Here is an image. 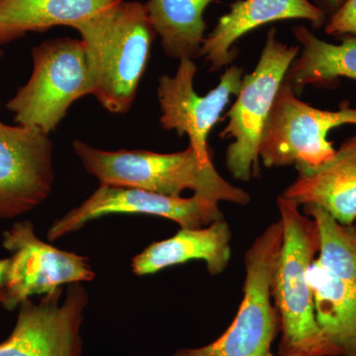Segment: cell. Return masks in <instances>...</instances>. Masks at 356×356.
Listing matches in <instances>:
<instances>
[{
    "label": "cell",
    "instance_id": "cell-1",
    "mask_svg": "<svg viewBox=\"0 0 356 356\" xmlns=\"http://www.w3.org/2000/svg\"><path fill=\"white\" fill-rule=\"evenodd\" d=\"M92 77L93 96L107 111L132 107L156 36L145 4L118 0L74 25Z\"/></svg>",
    "mask_w": 356,
    "mask_h": 356
},
{
    "label": "cell",
    "instance_id": "cell-2",
    "mask_svg": "<svg viewBox=\"0 0 356 356\" xmlns=\"http://www.w3.org/2000/svg\"><path fill=\"white\" fill-rule=\"evenodd\" d=\"M276 202L283 240L271 293L280 317V355L339 356L318 324L308 278L309 268L320 250L317 222L282 194Z\"/></svg>",
    "mask_w": 356,
    "mask_h": 356
},
{
    "label": "cell",
    "instance_id": "cell-3",
    "mask_svg": "<svg viewBox=\"0 0 356 356\" xmlns=\"http://www.w3.org/2000/svg\"><path fill=\"white\" fill-rule=\"evenodd\" d=\"M72 147L100 184L135 187L170 197H181L184 191H191L218 202L241 206L250 201L247 191L222 177L213 161L204 163L191 146L173 154L144 149L107 152L76 140Z\"/></svg>",
    "mask_w": 356,
    "mask_h": 356
},
{
    "label": "cell",
    "instance_id": "cell-4",
    "mask_svg": "<svg viewBox=\"0 0 356 356\" xmlns=\"http://www.w3.org/2000/svg\"><path fill=\"white\" fill-rule=\"evenodd\" d=\"M304 213L320 231V250L308 270L318 324L339 356H356V226L316 206H304Z\"/></svg>",
    "mask_w": 356,
    "mask_h": 356
},
{
    "label": "cell",
    "instance_id": "cell-5",
    "mask_svg": "<svg viewBox=\"0 0 356 356\" xmlns=\"http://www.w3.org/2000/svg\"><path fill=\"white\" fill-rule=\"evenodd\" d=\"M282 240V222L278 220L245 252L242 303L226 332L207 346L184 348L173 356H273L271 348L280 324L271 288Z\"/></svg>",
    "mask_w": 356,
    "mask_h": 356
},
{
    "label": "cell",
    "instance_id": "cell-6",
    "mask_svg": "<svg viewBox=\"0 0 356 356\" xmlns=\"http://www.w3.org/2000/svg\"><path fill=\"white\" fill-rule=\"evenodd\" d=\"M29 81L7 102L18 125L50 134L65 118L72 103L93 95L92 77L81 40H48L32 51Z\"/></svg>",
    "mask_w": 356,
    "mask_h": 356
},
{
    "label": "cell",
    "instance_id": "cell-7",
    "mask_svg": "<svg viewBox=\"0 0 356 356\" xmlns=\"http://www.w3.org/2000/svg\"><path fill=\"white\" fill-rule=\"evenodd\" d=\"M299 51V46L281 42L275 28H271L257 67L243 77L238 98L226 115L228 124L219 134L222 139L234 140L227 147L226 166L236 180L250 181L261 170L262 133L281 84Z\"/></svg>",
    "mask_w": 356,
    "mask_h": 356
},
{
    "label": "cell",
    "instance_id": "cell-8",
    "mask_svg": "<svg viewBox=\"0 0 356 356\" xmlns=\"http://www.w3.org/2000/svg\"><path fill=\"white\" fill-rule=\"evenodd\" d=\"M348 124L356 125V108L348 100L336 111L315 108L283 81L262 133L259 159L266 168L315 170L336 154L330 131Z\"/></svg>",
    "mask_w": 356,
    "mask_h": 356
},
{
    "label": "cell",
    "instance_id": "cell-9",
    "mask_svg": "<svg viewBox=\"0 0 356 356\" xmlns=\"http://www.w3.org/2000/svg\"><path fill=\"white\" fill-rule=\"evenodd\" d=\"M197 72L194 60H179L175 76L159 77L158 98L161 107V127L186 135L189 146L195 149L204 163H212L208 136L221 119L232 96H238L242 88L243 70L231 65L222 74L220 83L207 95L200 96L194 90Z\"/></svg>",
    "mask_w": 356,
    "mask_h": 356
},
{
    "label": "cell",
    "instance_id": "cell-10",
    "mask_svg": "<svg viewBox=\"0 0 356 356\" xmlns=\"http://www.w3.org/2000/svg\"><path fill=\"white\" fill-rule=\"evenodd\" d=\"M3 247L13 254L1 304L7 310L34 295L50 294L64 284L95 277L86 257L44 243L35 235L31 222H17L6 232Z\"/></svg>",
    "mask_w": 356,
    "mask_h": 356
},
{
    "label": "cell",
    "instance_id": "cell-11",
    "mask_svg": "<svg viewBox=\"0 0 356 356\" xmlns=\"http://www.w3.org/2000/svg\"><path fill=\"white\" fill-rule=\"evenodd\" d=\"M44 295L40 303L30 299L19 305L10 336L0 343V356H81L79 336L88 293L81 283Z\"/></svg>",
    "mask_w": 356,
    "mask_h": 356
},
{
    "label": "cell",
    "instance_id": "cell-12",
    "mask_svg": "<svg viewBox=\"0 0 356 356\" xmlns=\"http://www.w3.org/2000/svg\"><path fill=\"white\" fill-rule=\"evenodd\" d=\"M219 203L198 194L189 198L170 197L135 187L100 184L79 207L54 222L48 238L54 242L79 231L86 222L111 214L151 215L172 220L180 228H202L222 219Z\"/></svg>",
    "mask_w": 356,
    "mask_h": 356
},
{
    "label": "cell",
    "instance_id": "cell-13",
    "mask_svg": "<svg viewBox=\"0 0 356 356\" xmlns=\"http://www.w3.org/2000/svg\"><path fill=\"white\" fill-rule=\"evenodd\" d=\"M53 144L41 129L0 120V219L29 212L53 188Z\"/></svg>",
    "mask_w": 356,
    "mask_h": 356
},
{
    "label": "cell",
    "instance_id": "cell-14",
    "mask_svg": "<svg viewBox=\"0 0 356 356\" xmlns=\"http://www.w3.org/2000/svg\"><path fill=\"white\" fill-rule=\"evenodd\" d=\"M293 19L309 21L314 29H320L327 17L310 0H236L205 37L201 56L211 72H218L234 62L235 44L245 35L269 23Z\"/></svg>",
    "mask_w": 356,
    "mask_h": 356
},
{
    "label": "cell",
    "instance_id": "cell-15",
    "mask_svg": "<svg viewBox=\"0 0 356 356\" xmlns=\"http://www.w3.org/2000/svg\"><path fill=\"white\" fill-rule=\"evenodd\" d=\"M298 172L283 196L300 206L321 208L341 224H355L356 136L344 140L324 165Z\"/></svg>",
    "mask_w": 356,
    "mask_h": 356
},
{
    "label": "cell",
    "instance_id": "cell-16",
    "mask_svg": "<svg viewBox=\"0 0 356 356\" xmlns=\"http://www.w3.org/2000/svg\"><path fill=\"white\" fill-rule=\"evenodd\" d=\"M232 231L222 219L202 228H180L172 238L153 243L134 257L133 273L153 274L191 261L205 262L212 276L224 273L232 255Z\"/></svg>",
    "mask_w": 356,
    "mask_h": 356
},
{
    "label": "cell",
    "instance_id": "cell-17",
    "mask_svg": "<svg viewBox=\"0 0 356 356\" xmlns=\"http://www.w3.org/2000/svg\"><path fill=\"white\" fill-rule=\"evenodd\" d=\"M300 51L288 70L284 81L297 95L306 86L334 88L339 79L356 81V36H344L341 44L318 38L306 26L292 28Z\"/></svg>",
    "mask_w": 356,
    "mask_h": 356
},
{
    "label": "cell",
    "instance_id": "cell-18",
    "mask_svg": "<svg viewBox=\"0 0 356 356\" xmlns=\"http://www.w3.org/2000/svg\"><path fill=\"white\" fill-rule=\"evenodd\" d=\"M118 0H0V44L83 22Z\"/></svg>",
    "mask_w": 356,
    "mask_h": 356
},
{
    "label": "cell",
    "instance_id": "cell-19",
    "mask_svg": "<svg viewBox=\"0 0 356 356\" xmlns=\"http://www.w3.org/2000/svg\"><path fill=\"white\" fill-rule=\"evenodd\" d=\"M214 0H149L147 15L168 58L200 57L207 29L204 13Z\"/></svg>",
    "mask_w": 356,
    "mask_h": 356
},
{
    "label": "cell",
    "instance_id": "cell-20",
    "mask_svg": "<svg viewBox=\"0 0 356 356\" xmlns=\"http://www.w3.org/2000/svg\"><path fill=\"white\" fill-rule=\"evenodd\" d=\"M330 36H356V0H346L325 25Z\"/></svg>",
    "mask_w": 356,
    "mask_h": 356
},
{
    "label": "cell",
    "instance_id": "cell-21",
    "mask_svg": "<svg viewBox=\"0 0 356 356\" xmlns=\"http://www.w3.org/2000/svg\"><path fill=\"white\" fill-rule=\"evenodd\" d=\"M346 1V0H315L316 6L322 9L327 20L343 6Z\"/></svg>",
    "mask_w": 356,
    "mask_h": 356
},
{
    "label": "cell",
    "instance_id": "cell-22",
    "mask_svg": "<svg viewBox=\"0 0 356 356\" xmlns=\"http://www.w3.org/2000/svg\"><path fill=\"white\" fill-rule=\"evenodd\" d=\"M9 266H10V259H0V304H2L4 293H6Z\"/></svg>",
    "mask_w": 356,
    "mask_h": 356
},
{
    "label": "cell",
    "instance_id": "cell-23",
    "mask_svg": "<svg viewBox=\"0 0 356 356\" xmlns=\"http://www.w3.org/2000/svg\"><path fill=\"white\" fill-rule=\"evenodd\" d=\"M2 56H3V51H2L1 50H0V58L2 57Z\"/></svg>",
    "mask_w": 356,
    "mask_h": 356
},
{
    "label": "cell",
    "instance_id": "cell-24",
    "mask_svg": "<svg viewBox=\"0 0 356 356\" xmlns=\"http://www.w3.org/2000/svg\"><path fill=\"white\" fill-rule=\"evenodd\" d=\"M292 356H297V355H292Z\"/></svg>",
    "mask_w": 356,
    "mask_h": 356
},
{
    "label": "cell",
    "instance_id": "cell-25",
    "mask_svg": "<svg viewBox=\"0 0 356 356\" xmlns=\"http://www.w3.org/2000/svg\"><path fill=\"white\" fill-rule=\"evenodd\" d=\"M355 226H356V222H355Z\"/></svg>",
    "mask_w": 356,
    "mask_h": 356
}]
</instances>
